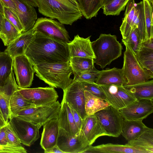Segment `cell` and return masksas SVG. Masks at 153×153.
Instances as JSON below:
<instances>
[{
    "label": "cell",
    "instance_id": "db71d44e",
    "mask_svg": "<svg viewBox=\"0 0 153 153\" xmlns=\"http://www.w3.org/2000/svg\"><path fill=\"white\" fill-rule=\"evenodd\" d=\"M3 7V5L0 0V11L4 16Z\"/></svg>",
    "mask_w": 153,
    "mask_h": 153
},
{
    "label": "cell",
    "instance_id": "7bdbcfd3",
    "mask_svg": "<svg viewBox=\"0 0 153 153\" xmlns=\"http://www.w3.org/2000/svg\"><path fill=\"white\" fill-rule=\"evenodd\" d=\"M6 133L9 144L18 147H23L20 140L12 127L9 123L5 126Z\"/></svg>",
    "mask_w": 153,
    "mask_h": 153
},
{
    "label": "cell",
    "instance_id": "c3c4849f",
    "mask_svg": "<svg viewBox=\"0 0 153 153\" xmlns=\"http://www.w3.org/2000/svg\"><path fill=\"white\" fill-rule=\"evenodd\" d=\"M45 153H65L56 145L53 147L44 150Z\"/></svg>",
    "mask_w": 153,
    "mask_h": 153
},
{
    "label": "cell",
    "instance_id": "7402d4cb",
    "mask_svg": "<svg viewBox=\"0 0 153 153\" xmlns=\"http://www.w3.org/2000/svg\"><path fill=\"white\" fill-rule=\"evenodd\" d=\"M57 117L59 128L74 136L80 131L75 123L70 106L63 98Z\"/></svg>",
    "mask_w": 153,
    "mask_h": 153
},
{
    "label": "cell",
    "instance_id": "8fae6325",
    "mask_svg": "<svg viewBox=\"0 0 153 153\" xmlns=\"http://www.w3.org/2000/svg\"><path fill=\"white\" fill-rule=\"evenodd\" d=\"M20 94L36 106L47 105L57 100L58 95L54 88L38 87L22 88L19 87Z\"/></svg>",
    "mask_w": 153,
    "mask_h": 153
},
{
    "label": "cell",
    "instance_id": "5b68a950",
    "mask_svg": "<svg viewBox=\"0 0 153 153\" xmlns=\"http://www.w3.org/2000/svg\"><path fill=\"white\" fill-rule=\"evenodd\" d=\"M124 53L123 64L121 69L127 80L124 86L134 85L153 78V74L144 68L140 64L132 50L127 45Z\"/></svg>",
    "mask_w": 153,
    "mask_h": 153
},
{
    "label": "cell",
    "instance_id": "b9f144b4",
    "mask_svg": "<svg viewBox=\"0 0 153 153\" xmlns=\"http://www.w3.org/2000/svg\"><path fill=\"white\" fill-rule=\"evenodd\" d=\"M4 17L21 33L24 29L17 15L9 8L3 7Z\"/></svg>",
    "mask_w": 153,
    "mask_h": 153
},
{
    "label": "cell",
    "instance_id": "ee69618b",
    "mask_svg": "<svg viewBox=\"0 0 153 153\" xmlns=\"http://www.w3.org/2000/svg\"><path fill=\"white\" fill-rule=\"evenodd\" d=\"M26 150L23 147H18L13 146L7 147L0 146V153H26Z\"/></svg>",
    "mask_w": 153,
    "mask_h": 153
},
{
    "label": "cell",
    "instance_id": "60d3db41",
    "mask_svg": "<svg viewBox=\"0 0 153 153\" xmlns=\"http://www.w3.org/2000/svg\"><path fill=\"white\" fill-rule=\"evenodd\" d=\"M10 97L0 92V108L7 123L9 122L11 114L10 108Z\"/></svg>",
    "mask_w": 153,
    "mask_h": 153
},
{
    "label": "cell",
    "instance_id": "cb8c5ba5",
    "mask_svg": "<svg viewBox=\"0 0 153 153\" xmlns=\"http://www.w3.org/2000/svg\"><path fill=\"white\" fill-rule=\"evenodd\" d=\"M142 120L124 119L121 134L128 141L136 139L149 128Z\"/></svg>",
    "mask_w": 153,
    "mask_h": 153
},
{
    "label": "cell",
    "instance_id": "4dcf8cb0",
    "mask_svg": "<svg viewBox=\"0 0 153 153\" xmlns=\"http://www.w3.org/2000/svg\"><path fill=\"white\" fill-rule=\"evenodd\" d=\"M22 34L5 17H4L0 31V39L7 46Z\"/></svg>",
    "mask_w": 153,
    "mask_h": 153
},
{
    "label": "cell",
    "instance_id": "7c38bea8",
    "mask_svg": "<svg viewBox=\"0 0 153 153\" xmlns=\"http://www.w3.org/2000/svg\"><path fill=\"white\" fill-rule=\"evenodd\" d=\"M110 105L119 110L137 100L133 95L123 86L99 85Z\"/></svg>",
    "mask_w": 153,
    "mask_h": 153
},
{
    "label": "cell",
    "instance_id": "d6a6232c",
    "mask_svg": "<svg viewBox=\"0 0 153 153\" xmlns=\"http://www.w3.org/2000/svg\"><path fill=\"white\" fill-rule=\"evenodd\" d=\"M18 89L14 92L10 98V117L14 116L20 111L30 107L35 106L24 98L20 94Z\"/></svg>",
    "mask_w": 153,
    "mask_h": 153
},
{
    "label": "cell",
    "instance_id": "5bb4252c",
    "mask_svg": "<svg viewBox=\"0 0 153 153\" xmlns=\"http://www.w3.org/2000/svg\"><path fill=\"white\" fill-rule=\"evenodd\" d=\"M63 91V98L77 111L82 120L87 115L85 107L84 90L81 83L73 79Z\"/></svg>",
    "mask_w": 153,
    "mask_h": 153
},
{
    "label": "cell",
    "instance_id": "1f68e13d",
    "mask_svg": "<svg viewBox=\"0 0 153 153\" xmlns=\"http://www.w3.org/2000/svg\"><path fill=\"white\" fill-rule=\"evenodd\" d=\"M69 62L74 77L91 69L94 66V59L89 58L82 57H71Z\"/></svg>",
    "mask_w": 153,
    "mask_h": 153
},
{
    "label": "cell",
    "instance_id": "4316f807",
    "mask_svg": "<svg viewBox=\"0 0 153 153\" xmlns=\"http://www.w3.org/2000/svg\"><path fill=\"white\" fill-rule=\"evenodd\" d=\"M136 28L139 30L142 42L146 41V27L143 1L135 3V11L131 25V33Z\"/></svg>",
    "mask_w": 153,
    "mask_h": 153
},
{
    "label": "cell",
    "instance_id": "7dc6e473",
    "mask_svg": "<svg viewBox=\"0 0 153 153\" xmlns=\"http://www.w3.org/2000/svg\"><path fill=\"white\" fill-rule=\"evenodd\" d=\"M3 6L9 8L17 15L16 4L13 0H0Z\"/></svg>",
    "mask_w": 153,
    "mask_h": 153
},
{
    "label": "cell",
    "instance_id": "681fc988",
    "mask_svg": "<svg viewBox=\"0 0 153 153\" xmlns=\"http://www.w3.org/2000/svg\"><path fill=\"white\" fill-rule=\"evenodd\" d=\"M143 47L153 49V38L148 40L142 43Z\"/></svg>",
    "mask_w": 153,
    "mask_h": 153
},
{
    "label": "cell",
    "instance_id": "74e56055",
    "mask_svg": "<svg viewBox=\"0 0 153 153\" xmlns=\"http://www.w3.org/2000/svg\"><path fill=\"white\" fill-rule=\"evenodd\" d=\"M123 44L128 45L135 56L142 47V42L139 30L137 28L133 30L125 39H122Z\"/></svg>",
    "mask_w": 153,
    "mask_h": 153
},
{
    "label": "cell",
    "instance_id": "f1b7e54d",
    "mask_svg": "<svg viewBox=\"0 0 153 153\" xmlns=\"http://www.w3.org/2000/svg\"><path fill=\"white\" fill-rule=\"evenodd\" d=\"M82 16L86 19L96 17L103 7V0H76Z\"/></svg>",
    "mask_w": 153,
    "mask_h": 153
},
{
    "label": "cell",
    "instance_id": "d4e9b609",
    "mask_svg": "<svg viewBox=\"0 0 153 153\" xmlns=\"http://www.w3.org/2000/svg\"><path fill=\"white\" fill-rule=\"evenodd\" d=\"M123 86L133 95L137 100H153L152 79L134 85Z\"/></svg>",
    "mask_w": 153,
    "mask_h": 153
},
{
    "label": "cell",
    "instance_id": "f6af8a7d",
    "mask_svg": "<svg viewBox=\"0 0 153 153\" xmlns=\"http://www.w3.org/2000/svg\"><path fill=\"white\" fill-rule=\"evenodd\" d=\"M5 126L0 128V146L4 147L13 146L8 143L6 133Z\"/></svg>",
    "mask_w": 153,
    "mask_h": 153
},
{
    "label": "cell",
    "instance_id": "ffe728a7",
    "mask_svg": "<svg viewBox=\"0 0 153 153\" xmlns=\"http://www.w3.org/2000/svg\"><path fill=\"white\" fill-rule=\"evenodd\" d=\"M43 126L40 145L45 150L57 144L59 129L57 117L48 120Z\"/></svg>",
    "mask_w": 153,
    "mask_h": 153
},
{
    "label": "cell",
    "instance_id": "ab89813d",
    "mask_svg": "<svg viewBox=\"0 0 153 153\" xmlns=\"http://www.w3.org/2000/svg\"><path fill=\"white\" fill-rule=\"evenodd\" d=\"M80 82L84 90L87 91L94 95L106 101L105 95L99 88V85L95 82L85 81Z\"/></svg>",
    "mask_w": 153,
    "mask_h": 153
},
{
    "label": "cell",
    "instance_id": "4fadbf2b",
    "mask_svg": "<svg viewBox=\"0 0 153 153\" xmlns=\"http://www.w3.org/2000/svg\"><path fill=\"white\" fill-rule=\"evenodd\" d=\"M12 67L19 88L30 87L32 84L35 71L27 57L24 54L14 57Z\"/></svg>",
    "mask_w": 153,
    "mask_h": 153
},
{
    "label": "cell",
    "instance_id": "8d00e7d4",
    "mask_svg": "<svg viewBox=\"0 0 153 153\" xmlns=\"http://www.w3.org/2000/svg\"><path fill=\"white\" fill-rule=\"evenodd\" d=\"M129 0H113L102 8L103 13L106 16H117L125 10V7Z\"/></svg>",
    "mask_w": 153,
    "mask_h": 153
},
{
    "label": "cell",
    "instance_id": "ac0fdd59",
    "mask_svg": "<svg viewBox=\"0 0 153 153\" xmlns=\"http://www.w3.org/2000/svg\"><path fill=\"white\" fill-rule=\"evenodd\" d=\"M17 15L24 29V32L32 28L37 19L34 7L22 0H13Z\"/></svg>",
    "mask_w": 153,
    "mask_h": 153
},
{
    "label": "cell",
    "instance_id": "e575fe53",
    "mask_svg": "<svg viewBox=\"0 0 153 153\" xmlns=\"http://www.w3.org/2000/svg\"><path fill=\"white\" fill-rule=\"evenodd\" d=\"M136 56L140 65L153 74V49L142 46Z\"/></svg>",
    "mask_w": 153,
    "mask_h": 153
},
{
    "label": "cell",
    "instance_id": "e0dca14e",
    "mask_svg": "<svg viewBox=\"0 0 153 153\" xmlns=\"http://www.w3.org/2000/svg\"><path fill=\"white\" fill-rule=\"evenodd\" d=\"M80 130L91 145L99 137L108 136L95 114L87 116L82 120Z\"/></svg>",
    "mask_w": 153,
    "mask_h": 153
},
{
    "label": "cell",
    "instance_id": "7a4b0ae2",
    "mask_svg": "<svg viewBox=\"0 0 153 153\" xmlns=\"http://www.w3.org/2000/svg\"><path fill=\"white\" fill-rule=\"evenodd\" d=\"M38 11L43 16L72 25L82 15L76 0H36Z\"/></svg>",
    "mask_w": 153,
    "mask_h": 153
},
{
    "label": "cell",
    "instance_id": "f5cc1de1",
    "mask_svg": "<svg viewBox=\"0 0 153 153\" xmlns=\"http://www.w3.org/2000/svg\"><path fill=\"white\" fill-rule=\"evenodd\" d=\"M4 16L0 11V31L1 30L2 21Z\"/></svg>",
    "mask_w": 153,
    "mask_h": 153
},
{
    "label": "cell",
    "instance_id": "277c9868",
    "mask_svg": "<svg viewBox=\"0 0 153 153\" xmlns=\"http://www.w3.org/2000/svg\"><path fill=\"white\" fill-rule=\"evenodd\" d=\"M91 44L95 57L94 59V63L102 69L122 54L123 47L115 35L101 34Z\"/></svg>",
    "mask_w": 153,
    "mask_h": 153
},
{
    "label": "cell",
    "instance_id": "52a82bcc",
    "mask_svg": "<svg viewBox=\"0 0 153 153\" xmlns=\"http://www.w3.org/2000/svg\"><path fill=\"white\" fill-rule=\"evenodd\" d=\"M95 114L108 136L117 137L120 135L124 118L118 109L110 105Z\"/></svg>",
    "mask_w": 153,
    "mask_h": 153
},
{
    "label": "cell",
    "instance_id": "816d5d0a",
    "mask_svg": "<svg viewBox=\"0 0 153 153\" xmlns=\"http://www.w3.org/2000/svg\"><path fill=\"white\" fill-rule=\"evenodd\" d=\"M33 7H38L39 5L36 0H22Z\"/></svg>",
    "mask_w": 153,
    "mask_h": 153
},
{
    "label": "cell",
    "instance_id": "11a10c76",
    "mask_svg": "<svg viewBox=\"0 0 153 153\" xmlns=\"http://www.w3.org/2000/svg\"><path fill=\"white\" fill-rule=\"evenodd\" d=\"M113 0H103L102 2L103 6L105 5Z\"/></svg>",
    "mask_w": 153,
    "mask_h": 153
},
{
    "label": "cell",
    "instance_id": "8992f818",
    "mask_svg": "<svg viewBox=\"0 0 153 153\" xmlns=\"http://www.w3.org/2000/svg\"><path fill=\"white\" fill-rule=\"evenodd\" d=\"M60 107L61 104L57 101L48 105L26 108L18 112L14 116L19 117L41 127L48 120L58 117Z\"/></svg>",
    "mask_w": 153,
    "mask_h": 153
},
{
    "label": "cell",
    "instance_id": "44dd1931",
    "mask_svg": "<svg viewBox=\"0 0 153 153\" xmlns=\"http://www.w3.org/2000/svg\"><path fill=\"white\" fill-rule=\"evenodd\" d=\"M121 69L114 67L100 71L95 82L99 85L124 86L127 84Z\"/></svg>",
    "mask_w": 153,
    "mask_h": 153
},
{
    "label": "cell",
    "instance_id": "836d02e7",
    "mask_svg": "<svg viewBox=\"0 0 153 153\" xmlns=\"http://www.w3.org/2000/svg\"><path fill=\"white\" fill-rule=\"evenodd\" d=\"M13 59L4 51H0V87L6 84L13 70Z\"/></svg>",
    "mask_w": 153,
    "mask_h": 153
},
{
    "label": "cell",
    "instance_id": "f35d334b",
    "mask_svg": "<svg viewBox=\"0 0 153 153\" xmlns=\"http://www.w3.org/2000/svg\"><path fill=\"white\" fill-rule=\"evenodd\" d=\"M100 72V71L97 70L94 66L91 69L74 77L73 79L79 82H95Z\"/></svg>",
    "mask_w": 153,
    "mask_h": 153
},
{
    "label": "cell",
    "instance_id": "30bf717a",
    "mask_svg": "<svg viewBox=\"0 0 153 153\" xmlns=\"http://www.w3.org/2000/svg\"><path fill=\"white\" fill-rule=\"evenodd\" d=\"M33 27L36 31L52 38L67 43L70 42L68 33L64 24L51 18H38Z\"/></svg>",
    "mask_w": 153,
    "mask_h": 153
},
{
    "label": "cell",
    "instance_id": "2e32d148",
    "mask_svg": "<svg viewBox=\"0 0 153 153\" xmlns=\"http://www.w3.org/2000/svg\"><path fill=\"white\" fill-rule=\"evenodd\" d=\"M35 30L33 27L22 33L7 46L4 52L13 59L16 56L24 55L35 36Z\"/></svg>",
    "mask_w": 153,
    "mask_h": 153
},
{
    "label": "cell",
    "instance_id": "3957f363",
    "mask_svg": "<svg viewBox=\"0 0 153 153\" xmlns=\"http://www.w3.org/2000/svg\"><path fill=\"white\" fill-rule=\"evenodd\" d=\"M36 75L50 87L64 91L73 81L69 62L44 63L33 66Z\"/></svg>",
    "mask_w": 153,
    "mask_h": 153
},
{
    "label": "cell",
    "instance_id": "f907efd6",
    "mask_svg": "<svg viewBox=\"0 0 153 153\" xmlns=\"http://www.w3.org/2000/svg\"><path fill=\"white\" fill-rule=\"evenodd\" d=\"M7 123L6 122L0 108V128L5 126Z\"/></svg>",
    "mask_w": 153,
    "mask_h": 153
},
{
    "label": "cell",
    "instance_id": "f546056e",
    "mask_svg": "<svg viewBox=\"0 0 153 153\" xmlns=\"http://www.w3.org/2000/svg\"><path fill=\"white\" fill-rule=\"evenodd\" d=\"M135 11L134 0H129L126 5L124 16L120 28L123 39H125L131 33V25Z\"/></svg>",
    "mask_w": 153,
    "mask_h": 153
},
{
    "label": "cell",
    "instance_id": "bcb514c9",
    "mask_svg": "<svg viewBox=\"0 0 153 153\" xmlns=\"http://www.w3.org/2000/svg\"><path fill=\"white\" fill-rule=\"evenodd\" d=\"M69 106L74 122L78 128L80 130L82 120L77 111L71 106Z\"/></svg>",
    "mask_w": 153,
    "mask_h": 153
},
{
    "label": "cell",
    "instance_id": "6da1fadb",
    "mask_svg": "<svg viewBox=\"0 0 153 153\" xmlns=\"http://www.w3.org/2000/svg\"><path fill=\"white\" fill-rule=\"evenodd\" d=\"M25 55L34 66L44 63L69 62L68 43L36 31Z\"/></svg>",
    "mask_w": 153,
    "mask_h": 153
},
{
    "label": "cell",
    "instance_id": "d590c367",
    "mask_svg": "<svg viewBox=\"0 0 153 153\" xmlns=\"http://www.w3.org/2000/svg\"><path fill=\"white\" fill-rule=\"evenodd\" d=\"M143 3L146 41L153 38V5L148 0Z\"/></svg>",
    "mask_w": 153,
    "mask_h": 153
},
{
    "label": "cell",
    "instance_id": "d6986e66",
    "mask_svg": "<svg viewBox=\"0 0 153 153\" xmlns=\"http://www.w3.org/2000/svg\"><path fill=\"white\" fill-rule=\"evenodd\" d=\"M91 36L84 38L77 35L72 41L68 43L70 58L82 57L95 58L90 39Z\"/></svg>",
    "mask_w": 153,
    "mask_h": 153
},
{
    "label": "cell",
    "instance_id": "9a60e30c",
    "mask_svg": "<svg viewBox=\"0 0 153 153\" xmlns=\"http://www.w3.org/2000/svg\"><path fill=\"white\" fill-rule=\"evenodd\" d=\"M119 110L124 119L143 120L152 113L153 100H137Z\"/></svg>",
    "mask_w": 153,
    "mask_h": 153
},
{
    "label": "cell",
    "instance_id": "603a6c76",
    "mask_svg": "<svg viewBox=\"0 0 153 153\" xmlns=\"http://www.w3.org/2000/svg\"><path fill=\"white\" fill-rule=\"evenodd\" d=\"M149 153L145 150L137 149L126 144L107 143L95 146L91 145L84 153Z\"/></svg>",
    "mask_w": 153,
    "mask_h": 153
},
{
    "label": "cell",
    "instance_id": "83f0119b",
    "mask_svg": "<svg viewBox=\"0 0 153 153\" xmlns=\"http://www.w3.org/2000/svg\"><path fill=\"white\" fill-rule=\"evenodd\" d=\"M127 145L135 148L153 153V129L149 128L138 138L128 141Z\"/></svg>",
    "mask_w": 153,
    "mask_h": 153
},
{
    "label": "cell",
    "instance_id": "9f6ffc18",
    "mask_svg": "<svg viewBox=\"0 0 153 153\" xmlns=\"http://www.w3.org/2000/svg\"><path fill=\"white\" fill-rule=\"evenodd\" d=\"M149 2L152 4L153 5V0H148Z\"/></svg>",
    "mask_w": 153,
    "mask_h": 153
},
{
    "label": "cell",
    "instance_id": "484cf974",
    "mask_svg": "<svg viewBox=\"0 0 153 153\" xmlns=\"http://www.w3.org/2000/svg\"><path fill=\"white\" fill-rule=\"evenodd\" d=\"M85 107L87 116L94 114L97 112L110 105L106 101L84 90Z\"/></svg>",
    "mask_w": 153,
    "mask_h": 153
},
{
    "label": "cell",
    "instance_id": "9c48e42d",
    "mask_svg": "<svg viewBox=\"0 0 153 153\" xmlns=\"http://www.w3.org/2000/svg\"><path fill=\"white\" fill-rule=\"evenodd\" d=\"M9 123L16 133L22 144L30 146L39 138L41 127L17 116L12 117Z\"/></svg>",
    "mask_w": 153,
    "mask_h": 153
},
{
    "label": "cell",
    "instance_id": "ba28073f",
    "mask_svg": "<svg viewBox=\"0 0 153 153\" xmlns=\"http://www.w3.org/2000/svg\"><path fill=\"white\" fill-rule=\"evenodd\" d=\"M56 145L65 153H81L91 146L82 131L74 136L59 128Z\"/></svg>",
    "mask_w": 153,
    "mask_h": 153
}]
</instances>
